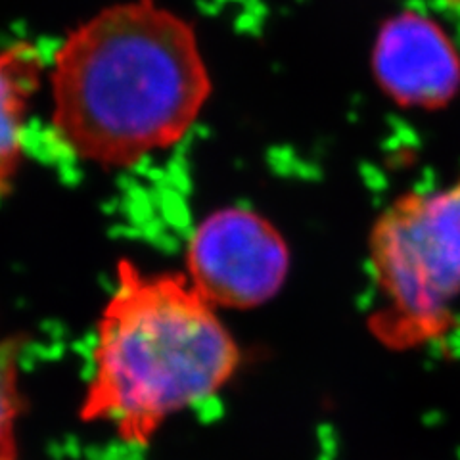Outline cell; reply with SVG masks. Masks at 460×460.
<instances>
[{"instance_id": "1", "label": "cell", "mask_w": 460, "mask_h": 460, "mask_svg": "<svg viewBox=\"0 0 460 460\" xmlns=\"http://www.w3.org/2000/svg\"><path fill=\"white\" fill-rule=\"evenodd\" d=\"M52 127L81 160L133 167L181 142L211 94L192 25L154 0L113 4L50 66Z\"/></svg>"}, {"instance_id": "2", "label": "cell", "mask_w": 460, "mask_h": 460, "mask_svg": "<svg viewBox=\"0 0 460 460\" xmlns=\"http://www.w3.org/2000/svg\"><path fill=\"white\" fill-rule=\"evenodd\" d=\"M238 365L236 340L186 275L119 261L81 419L146 447L172 414L217 395Z\"/></svg>"}, {"instance_id": "3", "label": "cell", "mask_w": 460, "mask_h": 460, "mask_svg": "<svg viewBox=\"0 0 460 460\" xmlns=\"http://www.w3.org/2000/svg\"><path fill=\"white\" fill-rule=\"evenodd\" d=\"M368 253L378 334L395 345L441 336L460 296V181L399 198L372 226Z\"/></svg>"}, {"instance_id": "4", "label": "cell", "mask_w": 460, "mask_h": 460, "mask_svg": "<svg viewBox=\"0 0 460 460\" xmlns=\"http://www.w3.org/2000/svg\"><path fill=\"white\" fill-rule=\"evenodd\" d=\"M290 270V250L277 226L246 208L219 209L186 246V279L215 309H250L275 297Z\"/></svg>"}, {"instance_id": "5", "label": "cell", "mask_w": 460, "mask_h": 460, "mask_svg": "<svg viewBox=\"0 0 460 460\" xmlns=\"http://www.w3.org/2000/svg\"><path fill=\"white\" fill-rule=\"evenodd\" d=\"M372 74L395 104L436 110L460 91V52L434 18L405 10L385 20L378 31Z\"/></svg>"}, {"instance_id": "6", "label": "cell", "mask_w": 460, "mask_h": 460, "mask_svg": "<svg viewBox=\"0 0 460 460\" xmlns=\"http://www.w3.org/2000/svg\"><path fill=\"white\" fill-rule=\"evenodd\" d=\"M42 77V60L29 45L0 49V194L22 165L23 135L31 96Z\"/></svg>"}, {"instance_id": "7", "label": "cell", "mask_w": 460, "mask_h": 460, "mask_svg": "<svg viewBox=\"0 0 460 460\" xmlns=\"http://www.w3.org/2000/svg\"><path fill=\"white\" fill-rule=\"evenodd\" d=\"M20 407L18 353L12 341L0 340V460H16V422Z\"/></svg>"}]
</instances>
